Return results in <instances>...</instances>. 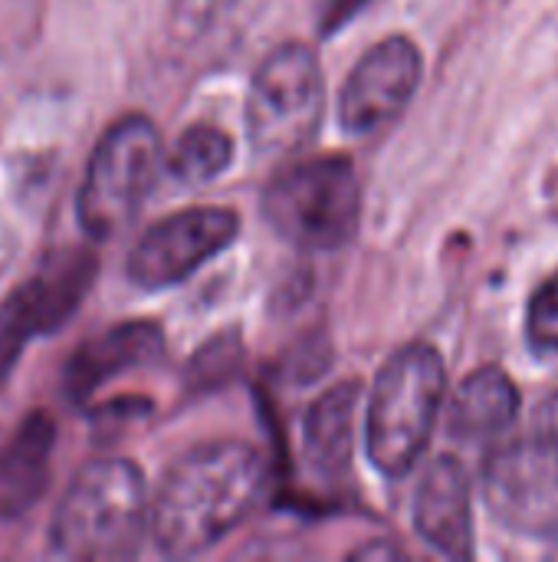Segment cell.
Segmentation results:
<instances>
[{
    "label": "cell",
    "instance_id": "2",
    "mask_svg": "<svg viewBox=\"0 0 558 562\" xmlns=\"http://www.w3.org/2000/svg\"><path fill=\"white\" fill-rule=\"evenodd\" d=\"M151 527V497L145 474L122 458L86 464L66 487L49 543L62 560H132Z\"/></svg>",
    "mask_w": 558,
    "mask_h": 562
},
{
    "label": "cell",
    "instance_id": "8",
    "mask_svg": "<svg viewBox=\"0 0 558 562\" xmlns=\"http://www.w3.org/2000/svg\"><path fill=\"white\" fill-rule=\"evenodd\" d=\"M237 234L240 217L230 207H184L141 234L128 257V277L141 290L174 286L227 250Z\"/></svg>",
    "mask_w": 558,
    "mask_h": 562
},
{
    "label": "cell",
    "instance_id": "9",
    "mask_svg": "<svg viewBox=\"0 0 558 562\" xmlns=\"http://www.w3.org/2000/svg\"><path fill=\"white\" fill-rule=\"evenodd\" d=\"M424 56L414 40L388 36L375 43L349 72L339 95V119L352 135H368L395 122L414 99Z\"/></svg>",
    "mask_w": 558,
    "mask_h": 562
},
{
    "label": "cell",
    "instance_id": "12",
    "mask_svg": "<svg viewBox=\"0 0 558 562\" xmlns=\"http://www.w3.org/2000/svg\"><path fill=\"white\" fill-rule=\"evenodd\" d=\"M161 352L164 333L155 323H122L76 349V356L66 366V392L76 402H86L109 379L128 369H141L155 362Z\"/></svg>",
    "mask_w": 558,
    "mask_h": 562
},
{
    "label": "cell",
    "instance_id": "5",
    "mask_svg": "<svg viewBox=\"0 0 558 562\" xmlns=\"http://www.w3.org/2000/svg\"><path fill=\"white\" fill-rule=\"evenodd\" d=\"M164 168L161 132L148 115L118 119L95 145L76 214L92 240H109L132 224Z\"/></svg>",
    "mask_w": 558,
    "mask_h": 562
},
{
    "label": "cell",
    "instance_id": "7",
    "mask_svg": "<svg viewBox=\"0 0 558 562\" xmlns=\"http://www.w3.org/2000/svg\"><path fill=\"white\" fill-rule=\"evenodd\" d=\"M483 494L506 530L520 537L558 533V445L529 435L493 451Z\"/></svg>",
    "mask_w": 558,
    "mask_h": 562
},
{
    "label": "cell",
    "instance_id": "20",
    "mask_svg": "<svg viewBox=\"0 0 558 562\" xmlns=\"http://www.w3.org/2000/svg\"><path fill=\"white\" fill-rule=\"evenodd\" d=\"M533 435L543 438V441L558 445V389L539 405V412H536V418H533Z\"/></svg>",
    "mask_w": 558,
    "mask_h": 562
},
{
    "label": "cell",
    "instance_id": "10",
    "mask_svg": "<svg viewBox=\"0 0 558 562\" xmlns=\"http://www.w3.org/2000/svg\"><path fill=\"white\" fill-rule=\"evenodd\" d=\"M418 537L447 560L474 557V504L470 481L457 458H434L414 494Z\"/></svg>",
    "mask_w": 558,
    "mask_h": 562
},
{
    "label": "cell",
    "instance_id": "14",
    "mask_svg": "<svg viewBox=\"0 0 558 562\" xmlns=\"http://www.w3.org/2000/svg\"><path fill=\"white\" fill-rule=\"evenodd\" d=\"M520 415V389L500 366H483L457 389L451 405V431L467 441L503 435Z\"/></svg>",
    "mask_w": 558,
    "mask_h": 562
},
{
    "label": "cell",
    "instance_id": "17",
    "mask_svg": "<svg viewBox=\"0 0 558 562\" xmlns=\"http://www.w3.org/2000/svg\"><path fill=\"white\" fill-rule=\"evenodd\" d=\"M526 336L533 349L558 352V273L533 293L529 313H526Z\"/></svg>",
    "mask_w": 558,
    "mask_h": 562
},
{
    "label": "cell",
    "instance_id": "3",
    "mask_svg": "<svg viewBox=\"0 0 558 562\" xmlns=\"http://www.w3.org/2000/svg\"><path fill=\"white\" fill-rule=\"evenodd\" d=\"M447 389V369L434 346L398 349L375 379L365 418V448L385 477H405L431 445Z\"/></svg>",
    "mask_w": 558,
    "mask_h": 562
},
{
    "label": "cell",
    "instance_id": "18",
    "mask_svg": "<svg viewBox=\"0 0 558 562\" xmlns=\"http://www.w3.org/2000/svg\"><path fill=\"white\" fill-rule=\"evenodd\" d=\"M237 0H171V26L178 36L194 40L210 30Z\"/></svg>",
    "mask_w": 558,
    "mask_h": 562
},
{
    "label": "cell",
    "instance_id": "1",
    "mask_svg": "<svg viewBox=\"0 0 558 562\" xmlns=\"http://www.w3.org/2000/svg\"><path fill=\"white\" fill-rule=\"evenodd\" d=\"M266 484V461L253 445H201L164 474L151 501L148 537L171 560L201 557L253 514Z\"/></svg>",
    "mask_w": 558,
    "mask_h": 562
},
{
    "label": "cell",
    "instance_id": "19",
    "mask_svg": "<svg viewBox=\"0 0 558 562\" xmlns=\"http://www.w3.org/2000/svg\"><path fill=\"white\" fill-rule=\"evenodd\" d=\"M365 3L368 0H319V13H316L319 33L335 36L345 23H352L365 10Z\"/></svg>",
    "mask_w": 558,
    "mask_h": 562
},
{
    "label": "cell",
    "instance_id": "13",
    "mask_svg": "<svg viewBox=\"0 0 558 562\" xmlns=\"http://www.w3.org/2000/svg\"><path fill=\"white\" fill-rule=\"evenodd\" d=\"M358 382L332 385L319 395L303 418V451L316 474L339 477L349 471L355 448V412H358Z\"/></svg>",
    "mask_w": 558,
    "mask_h": 562
},
{
    "label": "cell",
    "instance_id": "6",
    "mask_svg": "<svg viewBox=\"0 0 558 562\" xmlns=\"http://www.w3.org/2000/svg\"><path fill=\"white\" fill-rule=\"evenodd\" d=\"M326 79L309 43L276 46L247 92V138L257 155L283 158L309 145L322 125Z\"/></svg>",
    "mask_w": 558,
    "mask_h": 562
},
{
    "label": "cell",
    "instance_id": "11",
    "mask_svg": "<svg viewBox=\"0 0 558 562\" xmlns=\"http://www.w3.org/2000/svg\"><path fill=\"white\" fill-rule=\"evenodd\" d=\"M56 425L33 412L20 422L7 445H0V520H20L39 504L53 474Z\"/></svg>",
    "mask_w": 558,
    "mask_h": 562
},
{
    "label": "cell",
    "instance_id": "4",
    "mask_svg": "<svg viewBox=\"0 0 558 562\" xmlns=\"http://www.w3.org/2000/svg\"><path fill=\"white\" fill-rule=\"evenodd\" d=\"M263 217L299 250L345 247L362 217V184L352 158L319 155L276 171L263 188Z\"/></svg>",
    "mask_w": 558,
    "mask_h": 562
},
{
    "label": "cell",
    "instance_id": "16",
    "mask_svg": "<svg viewBox=\"0 0 558 562\" xmlns=\"http://www.w3.org/2000/svg\"><path fill=\"white\" fill-rule=\"evenodd\" d=\"M36 336H39V329H36L26 303L20 300V293H13L0 306V385L10 379V372H13V366H16L20 352H23V346L30 339H36Z\"/></svg>",
    "mask_w": 558,
    "mask_h": 562
},
{
    "label": "cell",
    "instance_id": "15",
    "mask_svg": "<svg viewBox=\"0 0 558 562\" xmlns=\"http://www.w3.org/2000/svg\"><path fill=\"white\" fill-rule=\"evenodd\" d=\"M234 161V138L210 122H197L164 151V168L178 184L201 188L227 171Z\"/></svg>",
    "mask_w": 558,
    "mask_h": 562
}]
</instances>
